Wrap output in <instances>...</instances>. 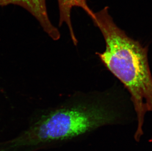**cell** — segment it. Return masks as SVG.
Masks as SVG:
<instances>
[{
	"mask_svg": "<svg viewBox=\"0 0 152 151\" xmlns=\"http://www.w3.org/2000/svg\"><path fill=\"white\" fill-rule=\"evenodd\" d=\"M76 95L40 116L25 131L7 140V150L34 151L114 124L122 118L120 107L110 92Z\"/></svg>",
	"mask_w": 152,
	"mask_h": 151,
	"instance_id": "obj_1",
	"label": "cell"
},
{
	"mask_svg": "<svg viewBox=\"0 0 152 151\" xmlns=\"http://www.w3.org/2000/svg\"><path fill=\"white\" fill-rule=\"evenodd\" d=\"M91 19L101 31L105 43L104 51L96 54L130 94L137 119L135 138L138 140L143 134L145 114L152 111V75L148 47H143L120 29L109 14L107 7L94 12Z\"/></svg>",
	"mask_w": 152,
	"mask_h": 151,
	"instance_id": "obj_2",
	"label": "cell"
},
{
	"mask_svg": "<svg viewBox=\"0 0 152 151\" xmlns=\"http://www.w3.org/2000/svg\"><path fill=\"white\" fill-rule=\"evenodd\" d=\"M13 4L20 6L31 14L39 22L43 30L53 40H59L61 34L48 15L45 0H0V7Z\"/></svg>",
	"mask_w": 152,
	"mask_h": 151,
	"instance_id": "obj_3",
	"label": "cell"
},
{
	"mask_svg": "<svg viewBox=\"0 0 152 151\" xmlns=\"http://www.w3.org/2000/svg\"><path fill=\"white\" fill-rule=\"evenodd\" d=\"M59 10L60 27L64 24L68 26L70 37L75 45L77 44L78 41L72 26L71 13L73 7L82 9L91 18L93 17L94 12L88 6L87 0H57Z\"/></svg>",
	"mask_w": 152,
	"mask_h": 151,
	"instance_id": "obj_4",
	"label": "cell"
}]
</instances>
